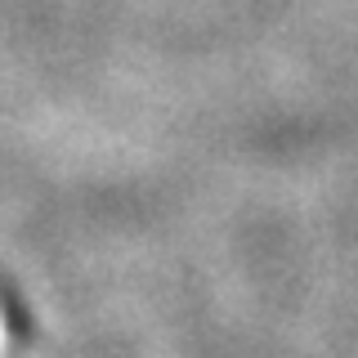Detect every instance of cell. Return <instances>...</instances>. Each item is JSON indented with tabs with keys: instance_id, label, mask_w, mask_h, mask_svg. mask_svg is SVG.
Here are the masks:
<instances>
[{
	"instance_id": "1",
	"label": "cell",
	"mask_w": 358,
	"mask_h": 358,
	"mask_svg": "<svg viewBox=\"0 0 358 358\" xmlns=\"http://www.w3.org/2000/svg\"><path fill=\"white\" fill-rule=\"evenodd\" d=\"M0 358H9V336H5V313H0Z\"/></svg>"
}]
</instances>
